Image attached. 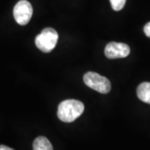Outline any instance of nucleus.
<instances>
[{"label":"nucleus","mask_w":150,"mask_h":150,"mask_svg":"<svg viewBox=\"0 0 150 150\" xmlns=\"http://www.w3.org/2000/svg\"><path fill=\"white\" fill-rule=\"evenodd\" d=\"M84 111L83 103L76 99H67L59 103L58 117L64 123H72Z\"/></svg>","instance_id":"obj_1"},{"label":"nucleus","mask_w":150,"mask_h":150,"mask_svg":"<svg viewBox=\"0 0 150 150\" xmlns=\"http://www.w3.org/2000/svg\"><path fill=\"white\" fill-rule=\"evenodd\" d=\"M59 40V34L52 28H46L35 38L37 48L43 53H49L54 49Z\"/></svg>","instance_id":"obj_2"},{"label":"nucleus","mask_w":150,"mask_h":150,"mask_svg":"<svg viewBox=\"0 0 150 150\" xmlns=\"http://www.w3.org/2000/svg\"><path fill=\"white\" fill-rule=\"evenodd\" d=\"M85 84L90 88L101 93H108L111 90L110 81L106 77L94 72H88L83 76Z\"/></svg>","instance_id":"obj_3"},{"label":"nucleus","mask_w":150,"mask_h":150,"mask_svg":"<svg viewBox=\"0 0 150 150\" xmlns=\"http://www.w3.org/2000/svg\"><path fill=\"white\" fill-rule=\"evenodd\" d=\"M33 15V7L27 0H20L13 8V17L19 25H26Z\"/></svg>","instance_id":"obj_4"},{"label":"nucleus","mask_w":150,"mask_h":150,"mask_svg":"<svg viewBox=\"0 0 150 150\" xmlns=\"http://www.w3.org/2000/svg\"><path fill=\"white\" fill-rule=\"evenodd\" d=\"M104 54L110 59L126 58L130 54V48L126 43L111 42L106 45Z\"/></svg>","instance_id":"obj_5"},{"label":"nucleus","mask_w":150,"mask_h":150,"mask_svg":"<svg viewBox=\"0 0 150 150\" xmlns=\"http://www.w3.org/2000/svg\"><path fill=\"white\" fill-rule=\"evenodd\" d=\"M137 95L141 101L150 104V83L144 82L140 83L137 88Z\"/></svg>","instance_id":"obj_6"},{"label":"nucleus","mask_w":150,"mask_h":150,"mask_svg":"<svg viewBox=\"0 0 150 150\" xmlns=\"http://www.w3.org/2000/svg\"><path fill=\"white\" fill-rule=\"evenodd\" d=\"M33 150H54L49 140L43 136L36 138L33 144Z\"/></svg>","instance_id":"obj_7"},{"label":"nucleus","mask_w":150,"mask_h":150,"mask_svg":"<svg viewBox=\"0 0 150 150\" xmlns=\"http://www.w3.org/2000/svg\"><path fill=\"white\" fill-rule=\"evenodd\" d=\"M109 1L112 6V8L114 11L122 10L126 3V0H109Z\"/></svg>","instance_id":"obj_8"},{"label":"nucleus","mask_w":150,"mask_h":150,"mask_svg":"<svg viewBox=\"0 0 150 150\" xmlns=\"http://www.w3.org/2000/svg\"><path fill=\"white\" fill-rule=\"evenodd\" d=\"M144 31L147 37L150 38V22H149L144 28Z\"/></svg>","instance_id":"obj_9"},{"label":"nucleus","mask_w":150,"mask_h":150,"mask_svg":"<svg viewBox=\"0 0 150 150\" xmlns=\"http://www.w3.org/2000/svg\"><path fill=\"white\" fill-rule=\"evenodd\" d=\"M0 150H14L11 149L9 147L6 146V145H0Z\"/></svg>","instance_id":"obj_10"}]
</instances>
